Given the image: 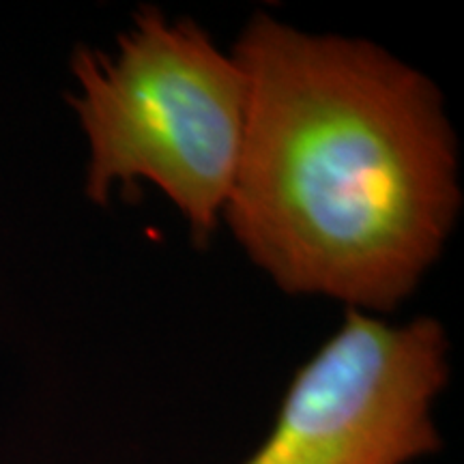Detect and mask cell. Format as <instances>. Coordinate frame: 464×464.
<instances>
[{
	"label": "cell",
	"instance_id": "6da1fadb",
	"mask_svg": "<svg viewBox=\"0 0 464 464\" xmlns=\"http://www.w3.org/2000/svg\"><path fill=\"white\" fill-rule=\"evenodd\" d=\"M247 86L224 213L288 293L392 310L458 208L456 142L426 75L365 42L258 14L235 48Z\"/></svg>",
	"mask_w": 464,
	"mask_h": 464
},
{
	"label": "cell",
	"instance_id": "3957f363",
	"mask_svg": "<svg viewBox=\"0 0 464 464\" xmlns=\"http://www.w3.org/2000/svg\"><path fill=\"white\" fill-rule=\"evenodd\" d=\"M445 381L437 321L396 327L351 310L295 374L274 430L246 464H406L432 454L430 406Z\"/></svg>",
	"mask_w": 464,
	"mask_h": 464
},
{
	"label": "cell",
	"instance_id": "7a4b0ae2",
	"mask_svg": "<svg viewBox=\"0 0 464 464\" xmlns=\"http://www.w3.org/2000/svg\"><path fill=\"white\" fill-rule=\"evenodd\" d=\"M73 106L91 142L86 191L147 179L207 239L224 213L246 131L247 86L235 56L200 26L142 9L116 54L80 48Z\"/></svg>",
	"mask_w": 464,
	"mask_h": 464
}]
</instances>
